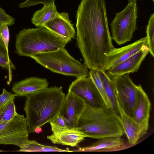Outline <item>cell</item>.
Returning <instances> with one entry per match:
<instances>
[{"label": "cell", "instance_id": "1", "mask_svg": "<svg viewBox=\"0 0 154 154\" xmlns=\"http://www.w3.org/2000/svg\"><path fill=\"white\" fill-rule=\"evenodd\" d=\"M77 44L89 69L104 70L106 55L115 47L105 0H81L77 11Z\"/></svg>", "mask_w": 154, "mask_h": 154}, {"label": "cell", "instance_id": "2", "mask_svg": "<svg viewBox=\"0 0 154 154\" xmlns=\"http://www.w3.org/2000/svg\"><path fill=\"white\" fill-rule=\"evenodd\" d=\"M66 96L61 87H47L26 97L24 108L29 133H33L60 112Z\"/></svg>", "mask_w": 154, "mask_h": 154}, {"label": "cell", "instance_id": "3", "mask_svg": "<svg viewBox=\"0 0 154 154\" xmlns=\"http://www.w3.org/2000/svg\"><path fill=\"white\" fill-rule=\"evenodd\" d=\"M77 128L87 137L98 139L121 137L125 134L120 117L111 108L87 104L79 119Z\"/></svg>", "mask_w": 154, "mask_h": 154}, {"label": "cell", "instance_id": "4", "mask_svg": "<svg viewBox=\"0 0 154 154\" xmlns=\"http://www.w3.org/2000/svg\"><path fill=\"white\" fill-rule=\"evenodd\" d=\"M67 42L45 27L23 29L17 34L15 43L17 53L30 57L39 53L65 48Z\"/></svg>", "mask_w": 154, "mask_h": 154}, {"label": "cell", "instance_id": "5", "mask_svg": "<svg viewBox=\"0 0 154 154\" xmlns=\"http://www.w3.org/2000/svg\"><path fill=\"white\" fill-rule=\"evenodd\" d=\"M30 57L54 72L76 78L89 74L88 68L71 56L65 48L37 54Z\"/></svg>", "mask_w": 154, "mask_h": 154}, {"label": "cell", "instance_id": "6", "mask_svg": "<svg viewBox=\"0 0 154 154\" xmlns=\"http://www.w3.org/2000/svg\"><path fill=\"white\" fill-rule=\"evenodd\" d=\"M137 8L135 2L128 3L121 11L116 13L110 25L112 39L119 45L130 41L137 29Z\"/></svg>", "mask_w": 154, "mask_h": 154}, {"label": "cell", "instance_id": "7", "mask_svg": "<svg viewBox=\"0 0 154 154\" xmlns=\"http://www.w3.org/2000/svg\"><path fill=\"white\" fill-rule=\"evenodd\" d=\"M116 99L120 108L133 118L134 110L140 84H135L129 74L112 77Z\"/></svg>", "mask_w": 154, "mask_h": 154}, {"label": "cell", "instance_id": "8", "mask_svg": "<svg viewBox=\"0 0 154 154\" xmlns=\"http://www.w3.org/2000/svg\"><path fill=\"white\" fill-rule=\"evenodd\" d=\"M29 133L26 118L17 113L11 120L0 123V144L20 147L28 139Z\"/></svg>", "mask_w": 154, "mask_h": 154}, {"label": "cell", "instance_id": "9", "mask_svg": "<svg viewBox=\"0 0 154 154\" xmlns=\"http://www.w3.org/2000/svg\"><path fill=\"white\" fill-rule=\"evenodd\" d=\"M68 91L80 97L86 104L90 106L95 107L106 106L102 96L89 74L77 78L72 82Z\"/></svg>", "mask_w": 154, "mask_h": 154}, {"label": "cell", "instance_id": "10", "mask_svg": "<svg viewBox=\"0 0 154 154\" xmlns=\"http://www.w3.org/2000/svg\"><path fill=\"white\" fill-rule=\"evenodd\" d=\"M86 105L82 99L68 91L59 113L65 119L69 128H77L79 119Z\"/></svg>", "mask_w": 154, "mask_h": 154}, {"label": "cell", "instance_id": "11", "mask_svg": "<svg viewBox=\"0 0 154 154\" xmlns=\"http://www.w3.org/2000/svg\"><path fill=\"white\" fill-rule=\"evenodd\" d=\"M147 46L146 37L139 39L126 46L114 48L106 55V62L104 70L106 71L138 52Z\"/></svg>", "mask_w": 154, "mask_h": 154}, {"label": "cell", "instance_id": "12", "mask_svg": "<svg viewBox=\"0 0 154 154\" xmlns=\"http://www.w3.org/2000/svg\"><path fill=\"white\" fill-rule=\"evenodd\" d=\"M149 53L147 46L116 66L106 71L112 77L137 72L143 61Z\"/></svg>", "mask_w": 154, "mask_h": 154}, {"label": "cell", "instance_id": "13", "mask_svg": "<svg viewBox=\"0 0 154 154\" xmlns=\"http://www.w3.org/2000/svg\"><path fill=\"white\" fill-rule=\"evenodd\" d=\"M43 27L60 36L68 43L75 35V28L67 12L59 13L57 16L46 23Z\"/></svg>", "mask_w": 154, "mask_h": 154}, {"label": "cell", "instance_id": "14", "mask_svg": "<svg viewBox=\"0 0 154 154\" xmlns=\"http://www.w3.org/2000/svg\"><path fill=\"white\" fill-rule=\"evenodd\" d=\"M151 103L141 85L139 86L134 110L133 119L146 134L148 129Z\"/></svg>", "mask_w": 154, "mask_h": 154}, {"label": "cell", "instance_id": "15", "mask_svg": "<svg viewBox=\"0 0 154 154\" xmlns=\"http://www.w3.org/2000/svg\"><path fill=\"white\" fill-rule=\"evenodd\" d=\"M45 78L32 77L14 83L12 91L17 96L26 97L48 87Z\"/></svg>", "mask_w": 154, "mask_h": 154}, {"label": "cell", "instance_id": "16", "mask_svg": "<svg viewBox=\"0 0 154 154\" xmlns=\"http://www.w3.org/2000/svg\"><path fill=\"white\" fill-rule=\"evenodd\" d=\"M87 136L77 128H67L59 132L53 133L47 137L48 139L54 144L77 146Z\"/></svg>", "mask_w": 154, "mask_h": 154}, {"label": "cell", "instance_id": "17", "mask_svg": "<svg viewBox=\"0 0 154 154\" xmlns=\"http://www.w3.org/2000/svg\"><path fill=\"white\" fill-rule=\"evenodd\" d=\"M125 147L124 140L121 137H109L99 139L92 145L85 147L79 148L77 152L113 151Z\"/></svg>", "mask_w": 154, "mask_h": 154}, {"label": "cell", "instance_id": "18", "mask_svg": "<svg viewBox=\"0 0 154 154\" xmlns=\"http://www.w3.org/2000/svg\"><path fill=\"white\" fill-rule=\"evenodd\" d=\"M120 109V117L125 134L126 135L129 144L131 146L134 145L146 134L133 118L127 115L122 109L121 108Z\"/></svg>", "mask_w": 154, "mask_h": 154}, {"label": "cell", "instance_id": "19", "mask_svg": "<svg viewBox=\"0 0 154 154\" xmlns=\"http://www.w3.org/2000/svg\"><path fill=\"white\" fill-rule=\"evenodd\" d=\"M97 69L100 78L110 103L111 107L120 117L121 111L116 99L114 82L105 70L101 69Z\"/></svg>", "mask_w": 154, "mask_h": 154}, {"label": "cell", "instance_id": "20", "mask_svg": "<svg viewBox=\"0 0 154 154\" xmlns=\"http://www.w3.org/2000/svg\"><path fill=\"white\" fill-rule=\"evenodd\" d=\"M54 3L44 5L40 9L36 11L31 19V22L37 27H43L44 25L58 14Z\"/></svg>", "mask_w": 154, "mask_h": 154}, {"label": "cell", "instance_id": "21", "mask_svg": "<svg viewBox=\"0 0 154 154\" xmlns=\"http://www.w3.org/2000/svg\"><path fill=\"white\" fill-rule=\"evenodd\" d=\"M18 152H69L73 151L64 150L55 146H47L39 143L35 140L29 139L20 147Z\"/></svg>", "mask_w": 154, "mask_h": 154}, {"label": "cell", "instance_id": "22", "mask_svg": "<svg viewBox=\"0 0 154 154\" xmlns=\"http://www.w3.org/2000/svg\"><path fill=\"white\" fill-rule=\"evenodd\" d=\"M15 97L11 98L0 109V123L11 120L17 114L14 102Z\"/></svg>", "mask_w": 154, "mask_h": 154}, {"label": "cell", "instance_id": "23", "mask_svg": "<svg viewBox=\"0 0 154 154\" xmlns=\"http://www.w3.org/2000/svg\"><path fill=\"white\" fill-rule=\"evenodd\" d=\"M146 33L147 45L149 49V53L154 57V14L152 13L148 21Z\"/></svg>", "mask_w": 154, "mask_h": 154}, {"label": "cell", "instance_id": "24", "mask_svg": "<svg viewBox=\"0 0 154 154\" xmlns=\"http://www.w3.org/2000/svg\"><path fill=\"white\" fill-rule=\"evenodd\" d=\"M89 74L102 96L106 106L107 107L111 108L110 103L100 78L97 69H90Z\"/></svg>", "mask_w": 154, "mask_h": 154}, {"label": "cell", "instance_id": "25", "mask_svg": "<svg viewBox=\"0 0 154 154\" xmlns=\"http://www.w3.org/2000/svg\"><path fill=\"white\" fill-rule=\"evenodd\" d=\"M49 123L53 133L59 132L68 128L65 119L59 113Z\"/></svg>", "mask_w": 154, "mask_h": 154}, {"label": "cell", "instance_id": "26", "mask_svg": "<svg viewBox=\"0 0 154 154\" xmlns=\"http://www.w3.org/2000/svg\"><path fill=\"white\" fill-rule=\"evenodd\" d=\"M9 38L8 25L6 24H3L0 26V39L3 42L8 51Z\"/></svg>", "mask_w": 154, "mask_h": 154}, {"label": "cell", "instance_id": "27", "mask_svg": "<svg viewBox=\"0 0 154 154\" xmlns=\"http://www.w3.org/2000/svg\"><path fill=\"white\" fill-rule=\"evenodd\" d=\"M55 0H26L25 2L19 4V7L23 8L29 7L42 4L44 5L54 3Z\"/></svg>", "mask_w": 154, "mask_h": 154}, {"label": "cell", "instance_id": "28", "mask_svg": "<svg viewBox=\"0 0 154 154\" xmlns=\"http://www.w3.org/2000/svg\"><path fill=\"white\" fill-rule=\"evenodd\" d=\"M0 66L7 69L9 72V80L11 79V70L15 69V66L11 60L10 57L0 55Z\"/></svg>", "mask_w": 154, "mask_h": 154}, {"label": "cell", "instance_id": "29", "mask_svg": "<svg viewBox=\"0 0 154 154\" xmlns=\"http://www.w3.org/2000/svg\"><path fill=\"white\" fill-rule=\"evenodd\" d=\"M15 19L7 14L5 11L0 7V26L4 23L11 26L15 23Z\"/></svg>", "mask_w": 154, "mask_h": 154}, {"label": "cell", "instance_id": "30", "mask_svg": "<svg viewBox=\"0 0 154 154\" xmlns=\"http://www.w3.org/2000/svg\"><path fill=\"white\" fill-rule=\"evenodd\" d=\"M17 96L15 94L7 91L3 88L2 93L0 94V109L11 98Z\"/></svg>", "mask_w": 154, "mask_h": 154}, {"label": "cell", "instance_id": "31", "mask_svg": "<svg viewBox=\"0 0 154 154\" xmlns=\"http://www.w3.org/2000/svg\"><path fill=\"white\" fill-rule=\"evenodd\" d=\"M0 55L9 57L8 51L3 42L0 39Z\"/></svg>", "mask_w": 154, "mask_h": 154}, {"label": "cell", "instance_id": "32", "mask_svg": "<svg viewBox=\"0 0 154 154\" xmlns=\"http://www.w3.org/2000/svg\"><path fill=\"white\" fill-rule=\"evenodd\" d=\"M42 129L40 127H38L35 129V132L37 133H39L42 131Z\"/></svg>", "mask_w": 154, "mask_h": 154}, {"label": "cell", "instance_id": "33", "mask_svg": "<svg viewBox=\"0 0 154 154\" xmlns=\"http://www.w3.org/2000/svg\"><path fill=\"white\" fill-rule=\"evenodd\" d=\"M137 0H128V3H131L133 2H136Z\"/></svg>", "mask_w": 154, "mask_h": 154}, {"label": "cell", "instance_id": "34", "mask_svg": "<svg viewBox=\"0 0 154 154\" xmlns=\"http://www.w3.org/2000/svg\"><path fill=\"white\" fill-rule=\"evenodd\" d=\"M154 2V0H152Z\"/></svg>", "mask_w": 154, "mask_h": 154}, {"label": "cell", "instance_id": "35", "mask_svg": "<svg viewBox=\"0 0 154 154\" xmlns=\"http://www.w3.org/2000/svg\"><path fill=\"white\" fill-rule=\"evenodd\" d=\"M0 151H1L0 150Z\"/></svg>", "mask_w": 154, "mask_h": 154}]
</instances>
